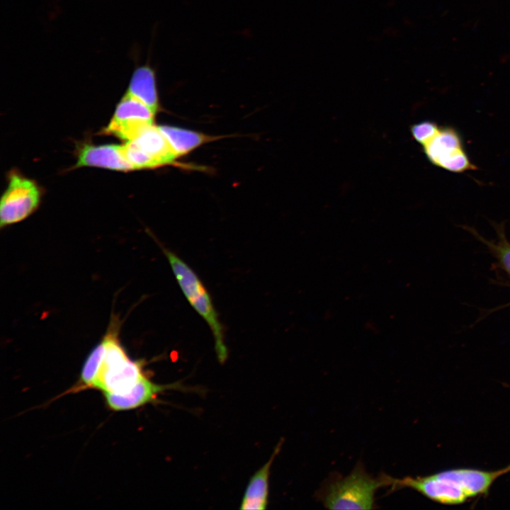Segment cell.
I'll use <instances>...</instances> for the list:
<instances>
[{"mask_svg":"<svg viewBox=\"0 0 510 510\" xmlns=\"http://www.w3.org/2000/svg\"><path fill=\"white\" fill-rule=\"evenodd\" d=\"M506 473V467L496 470L452 468L426 476L395 478L390 492L409 488L436 503L458 505L487 495L494 482Z\"/></svg>","mask_w":510,"mask_h":510,"instance_id":"6da1fadb","label":"cell"},{"mask_svg":"<svg viewBox=\"0 0 510 510\" xmlns=\"http://www.w3.org/2000/svg\"><path fill=\"white\" fill-rule=\"evenodd\" d=\"M394 482V477L385 473L371 475L359 462L348 475H334L328 478L316 497L329 509H373L377 491L391 488Z\"/></svg>","mask_w":510,"mask_h":510,"instance_id":"7a4b0ae2","label":"cell"},{"mask_svg":"<svg viewBox=\"0 0 510 510\" xmlns=\"http://www.w3.org/2000/svg\"><path fill=\"white\" fill-rule=\"evenodd\" d=\"M119 329L118 320L112 317L101 339L104 351L92 388L101 390L103 394H127L147 375L143 360L129 358L120 343Z\"/></svg>","mask_w":510,"mask_h":510,"instance_id":"3957f363","label":"cell"},{"mask_svg":"<svg viewBox=\"0 0 510 510\" xmlns=\"http://www.w3.org/2000/svg\"><path fill=\"white\" fill-rule=\"evenodd\" d=\"M159 245L187 300L210 327L214 337L218 361L225 363L228 356V350L225 342L224 328L210 294L196 273L184 261L162 244Z\"/></svg>","mask_w":510,"mask_h":510,"instance_id":"277c9868","label":"cell"},{"mask_svg":"<svg viewBox=\"0 0 510 510\" xmlns=\"http://www.w3.org/2000/svg\"><path fill=\"white\" fill-rule=\"evenodd\" d=\"M40 192L37 184L18 173L9 176L8 187L0 203V226L26 219L38 208Z\"/></svg>","mask_w":510,"mask_h":510,"instance_id":"5b68a950","label":"cell"},{"mask_svg":"<svg viewBox=\"0 0 510 510\" xmlns=\"http://www.w3.org/2000/svg\"><path fill=\"white\" fill-rule=\"evenodd\" d=\"M423 149L432 164L445 170L461 173L475 169L464 149L459 133L453 128H440Z\"/></svg>","mask_w":510,"mask_h":510,"instance_id":"8992f818","label":"cell"},{"mask_svg":"<svg viewBox=\"0 0 510 510\" xmlns=\"http://www.w3.org/2000/svg\"><path fill=\"white\" fill-rule=\"evenodd\" d=\"M154 114L145 104L125 94L102 133L127 142L132 140L144 128L154 124Z\"/></svg>","mask_w":510,"mask_h":510,"instance_id":"52a82bcc","label":"cell"},{"mask_svg":"<svg viewBox=\"0 0 510 510\" xmlns=\"http://www.w3.org/2000/svg\"><path fill=\"white\" fill-rule=\"evenodd\" d=\"M181 388L182 386L176 382L170 385L157 384L146 375L127 394L105 393L103 395L106 404L110 409L123 411L138 408L153 402L158 395L165 390Z\"/></svg>","mask_w":510,"mask_h":510,"instance_id":"ba28073f","label":"cell"},{"mask_svg":"<svg viewBox=\"0 0 510 510\" xmlns=\"http://www.w3.org/2000/svg\"><path fill=\"white\" fill-rule=\"evenodd\" d=\"M97 166L118 171H131L133 167L127 160L123 145L85 144L79 150L76 167Z\"/></svg>","mask_w":510,"mask_h":510,"instance_id":"9c48e42d","label":"cell"},{"mask_svg":"<svg viewBox=\"0 0 510 510\" xmlns=\"http://www.w3.org/2000/svg\"><path fill=\"white\" fill-rule=\"evenodd\" d=\"M125 94L140 101L157 113L159 96L156 73L149 62L135 67Z\"/></svg>","mask_w":510,"mask_h":510,"instance_id":"30bf717a","label":"cell"},{"mask_svg":"<svg viewBox=\"0 0 510 510\" xmlns=\"http://www.w3.org/2000/svg\"><path fill=\"white\" fill-rule=\"evenodd\" d=\"M282 444L283 441H280L267 463L251 477L241 502V509L264 510L266 508L271 468Z\"/></svg>","mask_w":510,"mask_h":510,"instance_id":"8fae6325","label":"cell"},{"mask_svg":"<svg viewBox=\"0 0 510 510\" xmlns=\"http://www.w3.org/2000/svg\"><path fill=\"white\" fill-rule=\"evenodd\" d=\"M132 141L155 167L171 164L176 158L159 126L154 124L144 128Z\"/></svg>","mask_w":510,"mask_h":510,"instance_id":"7c38bea8","label":"cell"},{"mask_svg":"<svg viewBox=\"0 0 510 510\" xmlns=\"http://www.w3.org/2000/svg\"><path fill=\"white\" fill-rule=\"evenodd\" d=\"M159 128L176 158L188 154L206 142L216 139L196 131L177 127L160 125Z\"/></svg>","mask_w":510,"mask_h":510,"instance_id":"4fadbf2b","label":"cell"},{"mask_svg":"<svg viewBox=\"0 0 510 510\" xmlns=\"http://www.w3.org/2000/svg\"><path fill=\"white\" fill-rule=\"evenodd\" d=\"M494 227L497 234V239L493 241L486 239L471 227L464 228L489 249V252L497 260V267L504 271L510 278V242L507 239L503 225L494 224Z\"/></svg>","mask_w":510,"mask_h":510,"instance_id":"5bb4252c","label":"cell"},{"mask_svg":"<svg viewBox=\"0 0 510 510\" xmlns=\"http://www.w3.org/2000/svg\"><path fill=\"white\" fill-rule=\"evenodd\" d=\"M439 129L436 123L424 120L412 125L410 131L414 140L424 146L438 133Z\"/></svg>","mask_w":510,"mask_h":510,"instance_id":"9a60e30c","label":"cell"},{"mask_svg":"<svg viewBox=\"0 0 510 510\" xmlns=\"http://www.w3.org/2000/svg\"><path fill=\"white\" fill-rule=\"evenodd\" d=\"M509 306H510V302L506 303V304H505V305H502V306H500V307H497L492 310H491V312H495V311H497V310H501V309H502V308H504V307H509Z\"/></svg>","mask_w":510,"mask_h":510,"instance_id":"2e32d148","label":"cell"},{"mask_svg":"<svg viewBox=\"0 0 510 510\" xmlns=\"http://www.w3.org/2000/svg\"><path fill=\"white\" fill-rule=\"evenodd\" d=\"M506 469L508 470V472H510V464L508 466H506Z\"/></svg>","mask_w":510,"mask_h":510,"instance_id":"e0dca14e","label":"cell"}]
</instances>
